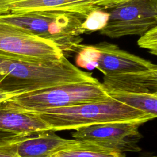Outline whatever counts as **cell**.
<instances>
[{
    "mask_svg": "<svg viewBox=\"0 0 157 157\" xmlns=\"http://www.w3.org/2000/svg\"><path fill=\"white\" fill-rule=\"evenodd\" d=\"M99 81L65 56L55 61H25L0 52V91L21 94L61 85Z\"/></svg>",
    "mask_w": 157,
    "mask_h": 157,
    "instance_id": "cell-1",
    "label": "cell"
},
{
    "mask_svg": "<svg viewBox=\"0 0 157 157\" xmlns=\"http://www.w3.org/2000/svg\"><path fill=\"white\" fill-rule=\"evenodd\" d=\"M86 17L59 10H39L0 13V24L54 43L64 56L77 53L82 35L87 34L82 24Z\"/></svg>",
    "mask_w": 157,
    "mask_h": 157,
    "instance_id": "cell-2",
    "label": "cell"
},
{
    "mask_svg": "<svg viewBox=\"0 0 157 157\" xmlns=\"http://www.w3.org/2000/svg\"><path fill=\"white\" fill-rule=\"evenodd\" d=\"M33 113L38 115L53 132L75 130L86 126L111 122L129 121L143 124L155 118L111 97L103 101L45 110Z\"/></svg>",
    "mask_w": 157,
    "mask_h": 157,
    "instance_id": "cell-3",
    "label": "cell"
},
{
    "mask_svg": "<svg viewBox=\"0 0 157 157\" xmlns=\"http://www.w3.org/2000/svg\"><path fill=\"white\" fill-rule=\"evenodd\" d=\"M109 98L99 82H78L21 94L2 103L15 109L37 113L45 110L103 101Z\"/></svg>",
    "mask_w": 157,
    "mask_h": 157,
    "instance_id": "cell-4",
    "label": "cell"
},
{
    "mask_svg": "<svg viewBox=\"0 0 157 157\" xmlns=\"http://www.w3.org/2000/svg\"><path fill=\"white\" fill-rule=\"evenodd\" d=\"M102 35L116 39L126 36H141L157 26V0H128L107 10Z\"/></svg>",
    "mask_w": 157,
    "mask_h": 157,
    "instance_id": "cell-5",
    "label": "cell"
},
{
    "mask_svg": "<svg viewBox=\"0 0 157 157\" xmlns=\"http://www.w3.org/2000/svg\"><path fill=\"white\" fill-rule=\"evenodd\" d=\"M142 124L137 122L120 121L81 127L72 134V137L117 152H139L138 143L142 135L139 130Z\"/></svg>",
    "mask_w": 157,
    "mask_h": 157,
    "instance_id": "cell-6",
    "label": "cell"
},
{
    "mask_svg": "<svg viewBox=\"0 0 157 157\" xmlns=\"http://www.w3.org/2000/svg\"><path fill=\"white\" fill-rule=\"evenodd\" d=\"M0 52L19 59L48 62L64 55L53 42L0 24Z\"/></svg>",
    "mask_w": 157,
    "mask_h": 157,
    "instance_id": "cell-7",
    "label": "cell"
},
{
    "mask_svg": "<svg viewBox=\"0 0 157 157\" xmlns=\"http://www.w3.org/2000/svg\"><path fill=\"white\" fill-rule=\"evenodd\" d=\"M128 0H0V13L39 10L77 13L85 17L95 10H109Z\"/></svg>",
    "mask_w": 157,
    "mask_h": 157,
    "instance_id": "cell-8",
    "label": "cell"
},
{
    "mask_svg": "<svg viewBox=\"0 0 157 157\" xmlns=\"http://www.w3.org/2000/svg\"><path fill=\"white\" fill-rule=\"evenodd\" d=\"M52 131L23 137L19 140L0 148L18 157H53L58 153L77 145V139L62 138Z\"/></svg>",
    "mask_w": 157,
    "mask_h": 157,
    "instance_id": "cell-9",
    "label": "cell"
},
{
    "mask_svg": "<svg viewBox=\"0 0 157 157\" xmlns=\"http://www.w3.org/2000/svg\"><path fill=\"white\" fill-rule=\"evenodd\" d=\"M93 45L99 55L95 69L104 75L157 68L150 61L122 50L116 44L102 41Z\"/></svg>",
    "mask_w": 157,
    "mask_h": 157,
    "instance_id": "cell-10",
    "label": "cell"
},
{
    "mask_svg": "<svg viewBox=\"0 0 157 157\" xmlns=\"http://www.w3.org/2000/svg\"><path fill=\"white\" fill-rule=\"evenodd\" d=\"M101 84L106 93H157V68L105 75Z\"/></svg>",
    "mask_w": 157,
    "mask_h": 157,
    "instance_id": "cell-11",
    "label": "cell"
},
{
    "mask_svg": "<svg viewBox=\"0 0 157 157\" xmlns=\"http://www.w3.org/2000/svg\"><path fill=\"white\" fill-rule=\"evenodd\" d=\"M0 130L21 134L50 131L48 125L36 113L7 107L0 103Z\"/></svg>",
    "mask_w": 157,
    "mask_h": 157,
    "instance_id": "cell-12",
    "label": "cell"
},
{
    "mask_svg": "<svg viewBox=\"0 0 157 157\" xmlns=\"http://www.w3.org/2000/svg\"><path fill=\"white\" fill-rule=\"evenodd\" d=\"M107 93L112 98L129 107L151 115L154 118L157 117V93L107 92Z\"/></svg>",
    "mask_w": 157,
    "mask_h": 157,
    "instance_id": "cell-13",
    "label": "cell"
},
{
    "mask_svg": "<svg viewBox=\"0 0 157 157\" xmlns=\"http://www.w3.org/2000/svg\"><path fill=\"white\" fill-rule=\"evenodd\" d=\"M53 157H125V154L80 140L75 147L63 151Z\"/></svg>",
    "mask_w": 157,
    "mask_h": 157,
    "instance_id": "cell-14",
    "label": "cell"
},
{
    "mask_svg": "<svg viewBox=\"0 0 157 157\" xmlns=\"http://www.w3.org/2000/svg\"><path fill=\"white\" fill-rule=\"evenodd\" d=\"M98 52L93 45L81 44L77 52L75 61L77 66L86 69L96 68Z\"/></svg>",
    "mask_w": 157,
    "mask_h": 157,
    "instance_id": "cell-15",
    "label": "cell"
},
{
    "mask_svg": "<svg viewBox=\"0 0 157 157\" xmlns=\"http://www.w3.org/2000/svg\"><path fill=\"white\" fill-rule=\"evenodd\" d=\"M109 17L107 10H95L90 13L82 24L87 34L100 31L106 25Z\"/></svg>",
    "mask_w": 157,
    "mask_h": 157,
    "instance_id": "cell-16",
    "label": "cell"
},
{
    "mask_svg": "<svg viewBox=\"0 0 157 157\" xmlns=\"http://www.w3.org/2000/svg\"><path fill=\"white\" fill-rule=\"evenodd\" d=\"M139 47L147 49L149 52L157 55V26L152 28L140 36L137 40Z\"/></svg>",
    "mask_w": 157,
    "mask_h": 157,
    "instance_id": "cell-17",
    "label": "cell"
},
{
    "mask_svg": "<svg viewBox=\"0 0 157 157\" xmlns=\"http://www.w3.org/2000/svg\"><path fill=\"white\" fill-rule=\"evenodd\" d=\"M17 96L15 94L11 93H7V92H4V91H0V103L2 102H4L6 100H8L14 96Z\"/></svg>",
    "mask_w": 157,
    "mask_h": 157,
    "instance_id": "cell-18",
    "label": "cell"
},
{
    "mask_svg": "<svg viewBox=\"0 0 157 157\" xmlns=\"http://www.w3.org/2000/svg\"><path fill=\"white\" fill-rule=\"evenodd\" d=\"M0 157H18V156L7 150L0 148Z\"/></svg>",
    "mask_w": 157,
    "mask_h": 157,
    "instance_id": "cell-19",
    "label": "cell"
},
{
    "mask_svg": "<svg viewBox=\"0 0 157 157\" xmlns=\"http://www.w3.org/2000/svg\"><path fill=\"white\" fill-rule=\"evenodd\" d=\"M151 157H156V156H151Z\"/></svg>",
    "mask_w": 157,
    "mask_h": 157,
    "instance_id": "cell-20",
    "label": "cell"
}]
</instances>
